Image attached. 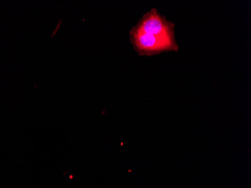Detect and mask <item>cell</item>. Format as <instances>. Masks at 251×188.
Here are the masks:
<instances>
[{"label":"cell","instance_id":"obj_2","mask_svg":"<svg viewBox=\"0 0 251 188\" xmlns=\"http://www.w3.org/2000/svg\"><path fill=\"white\" fill-rule=\"evenodd\" d=\"M174 25L168 21L155 8L143 15L132 30L159 37L176 39Z\"/></svg>","mask_w":251,"mask_h":188},{"label":"cell","instance_id":"obj_1","mask_svg":"<svg viewBox=\"0 0 251 188\" xmlns=\"http://www.w3.org/2000/svg\"><path fill=\"white\" fill-rule=\"evenodd\" d=\"M130 40L134 49L142 56H150L160 52L177 51L176 39L159 37L136 32L132 29L130 32Z\"/></svg>","mask_w":251,"mask_h":188}]
</instances>
